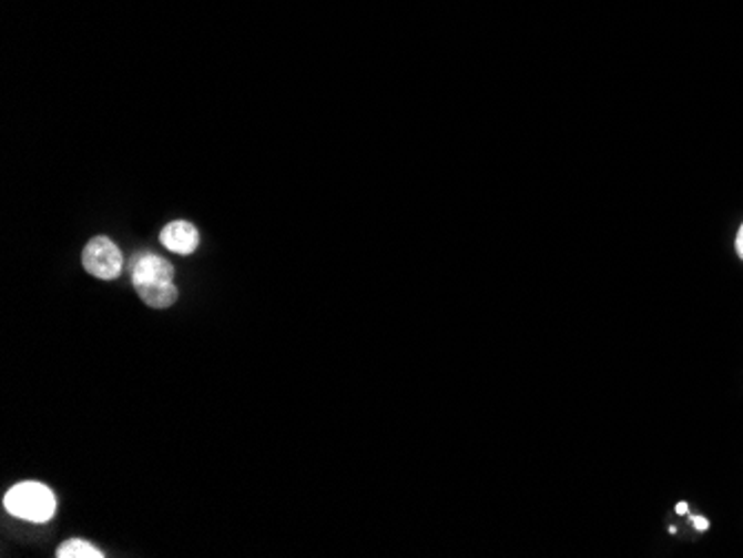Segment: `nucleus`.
I'll list each match as a JSON object with an SVG mask.
<instances>
[{
	"instance_id": "6",
	"label": "nucleus",
	"mask_w": 743,
	"mask_h": 558,
	"mask_svg": "<svg viewBox=\"0 0 743 558\" xmlns=\"http://www.w3.org/2000/svg\"><path fill=\"white\" fill-rule=\"evenodd\" d=\"M57 556L59 558H103L105 554L83 538H72V540H65L57 549Z\"/></svg>"
},
{
	"instance_id": "4",
	"label": "nucleus",
	"mask_w": 743,
	"mask_h": 558,
	"mask_svg": "<svg viewBox=\"0 0 743 558\" xmlns=\"http://www.w3.org/2000/svg\"><path fill=\"white\" fill-rule=\"evenodd\" d=\"M199 230L187 221H174L161 232V243L176 254H192L199 247Z\"/></svg>"
},
{
	"instance_id": "3",
	"label": "nucleus",
	"mask_w": 743,
	"mask_h": 558,
	"mask_svg": "<svg viewBox=\"0 0 743 558\" xmlns=\"http://www.w3.org/2000/svg\"><path fill=\"white\" fill-rule=\"evenodd\" d=\"M132 281H134V285L159 283V281L174 283V267L165 258H161L156 254H150V252H143V254H136L132 258Z\"/></svg>"
},
{
	"instance_id": "5",
	"label": "nucleus",
	"mask_w": 743,
	"mask_h": 558,
	"mask_svg": "<svg viewBox=\"0 0 743 558\" xmlns=\"http://www.w3.org/2000/svg\"><path fill=\"white\" fill-rule=\"evenodd\" d=\"M134 287H136V294L143 298V303L150 305V307H154V310H165V307L174 305L176 298H179V290L170 281L139 283Z\"/></svg>"
},
{
	"instance_id": "2",
	"label": "nucleus",
	"mask_w": 743,
	"mask_h": 558,
	"mask_svg": "<svg viewBox=\"0 0 743 558\" xmlns=\"http://www.w3.org/2000/svg\"><path fill=\"white\" fill-rule=\"evenodd\" d=\"M83 265L92 276L101 281H114L123 272V254L112 239L96 236L83 250Z\"/></svg>"
},
{
	"instance_id": "8",
	"label": "nucleus",
	"mask_w": 743,
	"mask_h": 558,
	"mask_svg": "<svg viewBox=\"0 0 743 558\" xmlns=\"http://www.w3.org/2000/svg\"><path fill=\"white\" fill-rule=\"evenodd\" d=\"M736 254H739V258L743 261V225L739 227V234H736Z\"/></svg>"
},
{
	"instance_id": "9",
	"label": "nucleus",
	"mask_w": 743,
	"mask_h": 558,
	"mask_svg": "<svg viewBox=\"0 0 743 558\" xmlns=\"http://www.w3.org/2000/svg\"><path fill=\"white\" fill-rule=\"evenodd\" d=\"M685 511H688V505H685V503H679V505H676V514H685Z\"/></svg>"
},
{
	"instance_id": "1",
	"label": "nucleus",
	"mask_w": 743,
	"mask_h": 558,
	"mask_svg": "<svg viewBox=\"0 0 743 558\" xmlns=\"http://www.w3.org/2000/svg\"><path fill=\"white\" fill-rule=\"evenodd\" d=\"M6 509L17 518L45 523L57 511V496L54 491L37 480L14 485L6 496Z\"/></svg>"
},
{
	"instance_id": "7",
	"label": "nucleus",
	"mask_w": 743,
	"mask_h": 558,
	"mask_svg": "<svg viewBox=\"0 0 743 558\" xmlns=\"http://www.w3.org/2000/svg\"><path fill=\"white\" fill-rule=\"evenodd\" d=\"M692 523H694V527H696L699 531H705V529L710 527L708 518H703V516H692Z\"/></svg>"
}]
</instances>
